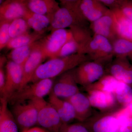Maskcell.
<instances>
[{
	"instance_id": "obj_1",
	"label": "cell",
	"mask_w": 132,
	"mask_h": 132,
	"mask_svg": "<svg viewBox=\"0 0 132 132\" xmlns=\"http://www.w3.org/2000/svg\"><path fill=\"white\" fill-rule=\"evenodd\" d=\"M87 58V55L76 53L67 57L50 59L38 67L30 82L43 79H53L82 64Z\"/></svg>"
},
{
	"instance_id": "obj_2",
	"label": "cell",
	"mask_w": 132,
	"mask_h": 132,
	"mask_svg": "<svg viewBox=\"0 0 132 132\" xmlns=\"http://www.w3.org/2000/svg\"><path fill=\"white\" fill-rule=\"evenodd\" d=\"M79 3L61 5L52 16L48 30L51 32L60 29L70 28L74 26L89 27L90 23L84 18L79 9Z\"/></svg>"
},
{
	"instance_id": "obj_3",
	"label": "cell",
	"mask_w": 132,
	"mask_h": 132,
	"mask_svg": "<svg viewBox=\"0 0 132 132\" xmlns=\"http://www.w3.org/2000/svg\"><path fill=\"white\" fill-rule=\"evenodd\" d=\"M54 86L53 79H43L32 82L15 93L8 101L20 103L25 101L44 98L52 92Z\"/></svg>"
},
{
	"instance_id": "obj_4",
	"label": "cell",
	"mask_w": 132,
	"mask_h": 132,
	"mask_svg": "<svg viewBox=\"0 0 132 132\" xmlns=\"http://www.w3.org/2000/svg\"><path fill=\"white\" fill-rule=\"evenodd\" d=\"M37 109L38 124L50 132H60L63 124L53 106L44 98L32 100Z\"/></svg>"
},
{
	"instance_id": "obj_5",
	"label": "cell",
	"mask_w": 132,
	"mask_h": 132,
	"mask_svg": "<svg viewBox=\"0 0 132 132\" xmlns=\"http://www.w3.org/2000/svg\"><path fill=\"white\" fill-rule=\"evenodd\" d=\"M72 38L69 29H60L51 31L46 37L39 40L47 58H56L60 50Z\"/></svg>"
},
{
	"instance_id": "obj_6",
	"label": "cell",
	"mask_w": 132,
	"mask_h": 132,
	"mask_svg": "<svg viewBox=\"0 0 132 132\" xmlns=\"http://www.w3.org/2000/svg\"><path fill=\"white\" fill-rule=\"evenodd\" d=\"M12 113L22 131L38 124V111L32 101H29L27 104L16 103L13 107Z\"/></svg>"
},
{
	"instance_id": "obj_7",
	"label": "cell",
	"mask_w": 132,
	"mask_h": 132,
	"mask_svg": "<svg viewBox=\"0 0 132 132\" xmlns=\"http://www.w3.org/2000/svg\"><path fill=\"white\" fill-rule=\"evenodd\" d=\"M6 83L1 97L9 98L20 89L23 79V67L11 60L6 65Z\"/></svg>"
},
{
	"instance_id": "obj_8",
	"label": "cell",
	"mask_w": 132,
	"mask_h": 132,
	"mask_svg": "<svg viewBox=\"0 0 132 132\" xmlns=\"http://www.w3.org/2000/svg\"><path fill=\"white\" fill-rule=\"evenodd\" d=\"M89 28L93 35L103 36L112 43L118 38L113 14L111 10L105 14L90 23Z\"/></svg>"
},
{
	"instance_id": "obj_9",
	"label": "cell",
	"mask_w": 132,
	"mask_h": 132,
	"mask_svg": "<svg viewBox=\"0 0 132 132\" xmlns=\"http://www.w3.org/2000/svg\"><path fill=\"white\" fill-rule=\"evenodd\" d=\"M46 58L39 41H38L36 43L31 54L23 66V79L19 90L30 82L31 78L36 69Z\"/></svg>"
},
{
	"instance_id": "obj_10",
	"label": "cell",
	"mask_w": 132,
	"mask_h": 132,
	"mask_svg": "<svg viewBox=\"0 0 132 132\" xmlns=\"http://www.w3.org/2000/svg\"><path fill=\"white\" fill-rule=\"evenodd\" d=\"M86 54L96 60L110 59L114 55L112 43L103 36L93 35Z\"/></svg>"
},
{
	"instance_id": "obj_11",
	"label": "cell",
	"mask_w": 132,
	"mask_h": 132,
	"mask_svg": "<svg viewBox=\"0 0 132 132\" xmlns=\"http://www.w3.org/2000/svg\"><path fill=\"white\" fill-rule=\"evenodd\" d=\"M28 0H5L0 5V20L12 21L29 12Z\"/></svg>"
},
{
	"instance_id": "obj_12",
	"label": "cell",
	"mask_w": 132,
	"mask_h": 132,
	"mask_svg": "<svg viewBox=\"0 0 132 132\" xmlns=\"http://www.w3.org/2000/svg\"><path fill=\"white\" fill-rule=\"evenodd\" d=\"M79 7L82 15L90 24L110 10L98 0H81Z\"/></svg>"
},
{
	"instance_id": "obj_13",
	"label": "cell",
	"mask_w": 132,
	"mask_h": 132,
	"mask_svg": "<svg viewBox=\"0 0 132 132\" xmlns=\"http://www.w3.org/2000/svg\"><path fill=\"white\" fill-rule=\"evenodd\" d=\"M73 75L66 72L54 85L52 92L57 97L69 98L78 93V89L74 83Z\"/></svg>"
},
{
	"instance_id": "obj_14",
	"label": "cell",
	"mask_w": 132,
	"mask_h": 132,
	"mask_svg": "<svg viewBox=\"0 0 132 132\" xmlns=\"http://www.w3.org/2000/svg\"><path fill=\"white\" fill-rule=\"evenodd\" d=\"M48 102L55 109L63 123L69 122L76 117L75 109L68 101L61 100L53 92L49 95Z\"/></svg>"
},
{
	"instance_id": "obj_15",
	"label": "cell",
	"mask_w": 132,
	"mask_h": 132,
	"mask_svg": "<svg viewBox=\"0 0 132 132\" xmlns=\"http://www.w3.org/2000/svg\"><path fill=\"white\" fill-rule=\"evenodd\" d=\"M112 10L118 38L132 42V21L127 17L119 9Z\"/></svg>"
},
{
	"instance_id": "obj_16",
	"label": "cell",
	"mask_w": 132,
	"mask_h": 132,
	"mask_svg": "<svg viewBox=\"0 0 132 132\" xmlns=\"http://www.w3.org/2000/svg\"><path fill=\"white\" fill-rule=\"evenodd\" d=\"M8 102L6 98L1 97L0 132H19L18 125L8 107Z\"/></svg>"
},
{
	"instance_id": "obj_17",
	"label": "cell",
	"mask_w": 132,
	"mask_h": 132,
	"mask_svg": "<svg viewBox=\"0 0 132 132\" xmlns=\"http://www.w3.org/2000/svg\"><path fill=\"white\" fill-rule=\"evenodd\" d=\"M27 7L32 13L46 15L52 19L60 6L55 0H34L28 1Z\"/></svg>"
},
{
	"instance_id": "obj_18",
	"label": "cell",
	"mask_w": 132,
	"mask_h": 132,
	"mask_svg": "<svg viewBox=\"0 0 132 132\" xmlns=\"http://www.w3.org/2000/svg\"><path fill=\"white\" fill-rule=\"evenodd\" d=\"M77 70V76L81 80H87L90 82L97 80L104 73L103 67L98 62H88L84 63Z\"/></svg>"
},
{
	"instance_id": "obj_19",
	"label": "cell",
	"mask_w": 132,
	"mask_h": 132,
	"mask_svg": "<svg viewBox=\"0 0 132 132\" xmlns=\"http://www.w3.org/2000/svg\"><path fill=\"white\" fill-rule=\"evenodd\" d=\"M30 29L34 32L44 34L48 30L51 24V19L49 16L28 12L23 17Z\"/></svg>"
},
{
	"instance_id": "obj_20",
	"label": "cell",
	"mask_w": 132,
	"mask_h": 132,
	"mask_svg": "<svg viewBox=\"0 0 132 132\" xmlns=\"http://www.w3.org/2000/svg\"><path fill=\"white\" fill-rule=\"evenodd\" d=\"M44 34L34 32H30L13 38H12L6 47L7 49L12 50L16 48L31 45L42 39Z\"/></svg>"
},
{
	"instance_id": "obj_21",
	"label": "cell",
	"mask_w": 132,
	"mask_h": 132,
	"mask_svg": "<svg viewBox=\"0 0 132 132\" xmlns=\"http://www.w3.org/2000/svg\"><path fill=\"white\" fill-rule=\"evenodd\" d=\"M36 42L31 45L11 50V52L8 55V58L9 60L23 67Z\"/></svg>"
},
{
	"instance_id": "obj_22",
	"label": "cell",
	"mask_w": 132,
	"mask_h": 132,
	"mask_svg": "<svg viewBox=\"0 0 132 132\" xmlns=\"http://www.w3.org/2000/svg\"><path fill=\"white\" fill-rule=\"evenodd\" d=\"M119 126L117 119L106 116L97 121L93 126L95 132H118Z\"/></svg>"
},
{
	"instance_id": "obj_23",
	"label": "cell",
	"mask_w": 132,
	"mask_h": 132,
	"mask_svg": "<svg viewBox=\"0 0 132 132\" xmlns=\"http://www.w3.org/2000/svg\"><path fill=\"white\" fill-rule=\"evenodd\" d=\"M113 96L110 93L101 91L93 92L89 98L90 104L96 107L105 108L111 105L114 102Z\"/></svg>"
},
{
	"instance_id": "obj_24",
	"label": "cell",
	"mask_w": 132,
	"mask_h": 132,
	"mask_svg": "<svg viewBox=\"0 0 132 132\" xmlns=\"http://www.w3.org/2000/svg\"><path fill=\"white\" fill-rule=\"evenodd\" d=\"M112 44L114 55L119 58H132V42L118 38L112 42Z\"/></svg>"
},
{
	"instance_id": "obj_25",
	"label": "cell",
	"mask_w": 132,
	"mask_h": 132,
	"mask_svg": "<svg viewBox=\"0 0 132 132\" xmlns=\"http://www.w3.org/2000/svg\"><path fill=\"white\" fill-rule=\"evenodd\" d=\"M110 70L113 76L118 80L128 84L132 83V70L123 64L120 63L114 64Z\"/></svg>"
},
{
	"instance_id": "obj_26",
	"label": "cell",
	"mask_w": 132,
	"mask_h": 132,
	"mask_svg": "<svg viewBox=\"0 0 132 132\" xmlns=\"http://www.w3.org/2000/svg\"><path fill=\"white\" fill-rule=\"evenodd\" d=\"M68 101L72 104L75 109L76 117L82 115L90 105V101L82 94H76L68 98Z\"/></svg>"
},
{
	"instance_id": "obj_27",
	"label": "cell",
	"mask_w": 132,
	"mask_h": 132,
	"mask_svg": "<svg viewBox=\"0 0 132 132\" xmlns=\"http://www.w3.org/2000/svg\"><path fill=\"white\" fill-rule=\"evenodd\" d=\"M30 28L26 20L23 18L14 19L10 25L9 32L10 38H16L29 32Z\"/></svg>"
},
{
	"instance_id": "obj_28",
	"label": "cell",
	"mask_w": 132,
	"mask_h": 132,
	"mask_svg": "<svg viewBox=\"0 0 132 132\" xmlns=\"http://www.w3.org/2000/svg\"><path fill=\"white\" fill-rule=\"evenodd\" d=\"M116 93L118 100L121 103H129L132 100V89L124 82L120 81Z\"/></svg>"
},
{
	"instance_id": "obj_29",
	"label": "cell",
	"mask_w": 132,
	"mask_h": 132,
	"mask_svg": "<svg viewBox=\"0 0 132 132\" xmlns=\"http://www.w3.org/2000/svg\"><path fill=\"white\" fill-rule=\"evenodd\" d=\"M11 21L0 20V49L6 48L11 39L9 32L10 25Z\"/></svg>"
},
{
	"instance_id": "obj_30",
	"label": "cell",
	"mask_w": 132,
	"mask_h": 132,
	"mask_svg": "<svg viewBox=\"0 0 132 132\" xmlns=\"http://www.w3.org/2000/svg\"><path fill=\"white\" fill-rule=\"evenodd\" d=\"M120 82V81L113 76H107L102 81L104 87L103 90L106 93L116 92Z\"/></svg>"
},
{
	"instance_id": "obj_31",
	"label": "cell",
	"mask_w": 132,
	"mask_h": 132,
	"mask_svg": "<svg viewBox=\"0 0 132 132\" xmlns=\"http://www.w3.org/2000/svg\"><path fill=\"white\" fill-rule=\"evenodd\" d=\"M60 132H89L87 129L82 125L75 124L71 125H66L63 123L62 125Z\"/></svg>"
},
{
	"instance_id": "obj_32",
	"label": "cell",
	"mask_w": 132,
	"mask_h": 132,
	"mask_svg": "<svg viewBox=\"0 0 132 132\" xmlns=\"http://www.w3.org/2000/svg\"><path fill=\"white\" fill-rule=\"evenodd\" d=\"M119 8L127 17L132 21V0H126Z\"/></svg>"
},
{
	"instance_id": "obj_33",
	"label": "cell",
	"mask_w": 132,
	"mask_h": 132,
	"mask_svg": "<svg viewBox=\"0 0 132 132\" xmlns=\"http://www.w3.org/2000/svg\"><path fill=\"white\" fill-rule=\"evenodd\" d=\"M111 10L119 8L126 0H98Z\"/></svg>"
},
{
	"instance_id": "obj_34",
	"label": "cell",
	"mask_w": 132,
	"mask_h": 132,
	"mask_svg": "<svg viewBox=\"0 0 132 132\" xmlns=\"http://www.w3.org/2000/svg\"><path fill=\"white\" fill-rule=\"evenodd\" d=\"M130 118L128 114H124L120 116L117 119L119 128L124 127L129 128L128 127V124Z\"/></svg>"
},
{
	"instance_id": "obj_35",
	"label": "cell",
	"mask_w": 132,
	"mask_h": 132,
	"mask_svg": "<svg viewBox=\"0 0 132 132\" xmlns=\"http://www.w3.org/2000/svg\"><path fill=\"white\" fill-rule=\"evenodd\" d=\"M3 67H0V93L2 94L6 83V73H5Z\"/></svg>"
},
{
	"instance_id": "obj_36",
	"label": "cell",
	"mask_w": 132,
	"mask_h": 132,
	"mask_svg": "<svg viewBox=\"0 0 132 132\" xmlns=\"http://www.w3.org/2000/svg\"><path fill=\"white\" fill-rule=\"evenodd\" d=\"M22 132H48L44 128L39 127H32L22 130Z\"/></svg>"
},
{
	"instance_id": "obj_37",
	"label": "cell",
	"mask_w": 132,
	"mask_h": 132,
	"mask_svg": "<svg viewBox=\"0 0 132 132\" xmlns=\"http://www.w3.org/2000/svg\"><path fill=\"white\" fill-rule=\"evenodd\" d=\"M61 5L75 4L79 3L81 0H59Z\"/></svg>"
},
{
	"instance_id": "obj_38",
	"label": "cell",
	"mask_w": 132,
	"mask_h": 132,
	"mask_svg": "<svg viewBox=\"0 0 132 132\" xmlns=\"http://www.w3.org/2000/svg\"><path fill=\"white\" fill-rule=\"evenodd\" d=\"M131 129L128 127H120L119 129V132H130Z\"/></svg>"
},
{
	"instance_id": "obj_39",
	"label": "cell",
	"mask_w": 132,
	"mask_h": 132,
	"mask_svg": "<svg viewBox=\"0 0 132 132\" xmlns=\"http://www.w3.org/2000/svg\"><path fill=\"white\" fill-rule=\"evenodd\" d=\"M128 127L131 129H132V118H130L129 120Z\"/></svg>"
},
{
	"instance_id": "obj_40",
	"label": "cell",
	"mask_w": 132,
	"mask_h": 132,
	"mask_svg": "<svg viewBox=\"0 0 132 132\" xmlns=\"http://www.w3.org/2000/svg\"><path fill=\"white\" fill-rule=\"evenodd\" d=\"M128 111L130 113H131L132 114V103L129 105L128 107Z\"/></svg>"
},
{
	"instance_id": "obj_41",
	"label": "cell",
	"mask_w": 132,
	"mask_h": 132,
	"mask_svg": "<svg viewBox=\"0 0 132 132\" xmlns=\"http://www.w3.org/2000/svg\"><path fill=\"white\" fill-rule=\"evenodd\" d=\"M5 1V0H1V2H0V4H1H1H2L3 2Z\"/></svg>"
},
{
	"instance_id": "obj_42",
	"label": "cell",
	"mask_w": 132,
	"mask_h": 132,
	"mask_svg": "<svg viewBox=\"0 0 132 132\" xmlns=\"http://www.w3.org/2000/svg\"><path fill=\"white\" fill-rule=\"evenodd\" d=\"M130 132H132V129H131V130H130Z\"/></svg>"
},
{
	"instance_id": "obj_43",
	"label": "cell",
	"mask_w": 132,
	"mask_h": 132,
	"mask_svg": "<svg viewBox=\"0 0 132 132\" xmlns=\"http://www.w3.org/2000/svg\"><path fill=\"white\" fill-rule=\"evenodd\" d=\"M28 1H34V0H28Z\"/></svg>"
}]
</instances>
